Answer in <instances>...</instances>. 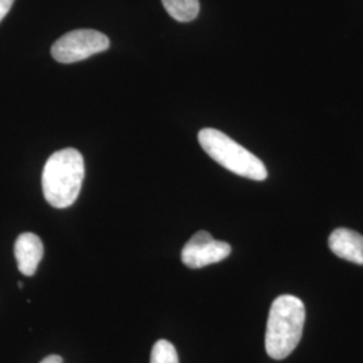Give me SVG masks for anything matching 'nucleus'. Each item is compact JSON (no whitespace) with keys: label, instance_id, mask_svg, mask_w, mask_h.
Returning <instances> with one entry per match:
<instances>
[{"label":"nucleus","instance_id":"obj_8","mask_svg":"<svg viewBox=\"0 0 363 363\" xmlns=\"http://www.w3.org/2000/svg\"><path fill=\"white\" fill-rule=\"evenodd\" d=\"M164 10L178 22H191L199 13V0H162Z\"/></svg>","mask_w":363,"mask_h":363},{"label":"nucleus","instance_id":"obj_11","mask_svg":"<svg viewBox=\"0 0 363 363\" xmlns=\"http://www.w3.org/2000/svg\"><path fill=\"white\" fill-rule=\"evenodd\" d=\"M40 363H64V359L60 355H49Z\"/></svg>","mask_w":363,"mask_h":363},{"label":"nucleus","instance_id":"obj_5","mask_svg":"<svg viewBox=\"0 0 363 363\" xmlns=\"http://www.w3.org/2000/svg\"><path fill=\"white\" fill-rule=\"evenodd\" d=\"M232 247L228 242L218 241L211 234L201 230L182 249V262L191 269H199L228 259Z\"/></svg>","mask_w":363,"mask_h":363},{"label":"nucleus","instance_id":"obj_6","mask_svg":"<svg viewBox=\"0 0 363 363\" xmlns=\"http://www.w3.org/2000/svg\"><path fill=\"white\" fill-rule=\"evenodd\" d=\"M15 259L19 272L25 276H33L38 269L43 257V244L37 234L22 233L15 241Z\"/></svg>","mask_w":363,"mask_h":363},{"label":"nucleus","instance_id":"obj_10","mask_svg":"<svg viewBox=\"0 0 363 363\" xmlns=\"http://www.w3.org/2000/svg\"><path fill=\"white\" fill-rule=\"evenodd\" d=\"M15 0H0V22L10 13Z\"/></svg>","mask_w":363,"mask_h":363},{"label":"nucleus","instance_id":"obj_1","mask_svg":"<svg viewBox=\"0 0 363 363\" xmlns=\"http://www.w3.org/2000/svg\"><path fill=\"white\" fill-rule=\"evenodd\" d=\"M84 175V157L76 148L54 152L42 174V190L48 203L55 208L72 206L81 191Z\"/></svg>","mask_w":363,"mask_h":363},{"label":"nucleus","instance_id":"obj_2","mask_svg":"<svg viewBox=\"0 0 363 363\" xmlns=\"http://www.w3.org/2000/svg\"><path fill=\"white\" fill-rule=\"evenodd\" d=\"M306 322L304 303L292 295L274 298L269 310L265 350L273 359H284L296 346L303 335Z\"/></svg>","mask_w":363,"mask_h":363},{"label":"nucleus","instance_id":"obj_7","mask_svg":"<svg viewBox=\"0 0 363 363\" xmlns=\"http://www.w3.org/2000/svg\"><path fill=\"white\" fill-rule=\"evenodd\" d=\"M328 247L337 257L363 265L362 234L346 228H339L330 235Z\"/></svg>","mask_w":363,"mask_h":363},{"label":"nucleus","instance_id":"obj_4","mask_svg":"<svg viewBox=\"0 0 363 363\" xmlns=\"http://www.w3.org/2000/svg\"><path fill=\"white\" fill-rule=\"evenodd\" d=\"M109 45L108 37L97 30H73L55 40L52 55L57 62L73 64L108 50Z\"/></svg>","mask_w":363,"mask_h":363},{"label":"nucleus","instance_id":"obj_3","mask_svg":"<svg viewBox=\"0 0 363 363\" xmlns=\"http://www.w3.org/2000/svg\"><path fill=\"white\" fill-rule=\"evenodd\" d=\"M198 140L203 151L222 167L252 181H265L268 178L267 167L259 157L223 132L203 128L198 133Z\"/></svg>","mask_w":363,"mask_h":363},{"label":"nucleus","instance_id":"obj_9","mask_svg":"<svg viewBox=\"0 0 363 363\" xmlns=\"http://www.w3.org/2000/svg\"><path fill=\"white\" fill-rule=\"evenodd\" d=\"M151 363H179L175 346L166 339L157 340L151 351Z\"/></svg>","mask_w":363,"mask_h":363}]
</instances>
